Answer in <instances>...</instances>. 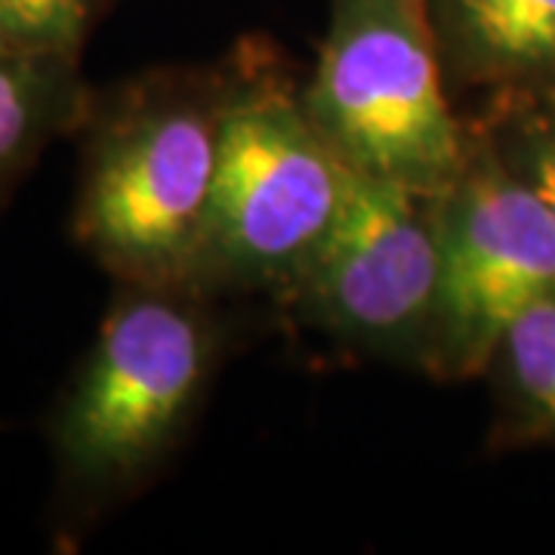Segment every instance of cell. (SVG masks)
Instances as JSON below:
<instances>
[{
    "instance_id": "7a4b0ae2",
    "label": "cell",
    "mask_w": 555,
    "mask_h": 555,
    "mask_svg": "<svg viewBox=\"0 0 555 555\" xmlns=\"http://www.w3.org/2000/svg\"><path fill=\"white\" fill-rule=\"evenodd\" d=\"M217 130L189 108H139L93 142L75 235L133 278L177 272L207 232Z\"/></svg>"
},
{
    "instance_id": "52a82bcc",
    "label": "cell",
    "mask_w": 555,
    "mask_h": 555,
    "mask_svg": "<svg viewBox=\"0 0 555 555\" xmlns=\"http://www.w3.org/2000/svg\"><path fill=\"white\" fill-rule=\"evenodd\" d=\"M463 50L491 68L555 62V0H441Z\"/></svg>"
},
{
    "instance_id": "8992f818",
    "label": "cell",
    "mask_w": 555,
    "mask_h": 555,
    "mask_svg": "<svg viewBox=\"0 0 555 555\" xmlns=\"http://www.w3.org/2000/svg\"><path fill=\"white\" fill-rule=\"evenodd\" d=\"M416 198L349 164L337 214L302 262L312 297L343 327L392 334L436 306L438 232Z\"/></svg>"
},
{
    "instance_id": "9c48e42d",
    "label": "cell",
    "mask_w": 555,
    "mask_h": 555,
    "mask_svg": "<svg viewBox=\"0 0 555 555\" xmlns=\"http://www.w3.org/2000/svg\"><path fill=\"white\" fill-rule=\"evenodd\" d=\"M90 13L93 0H0V47L75 65Z\"/></svg>"
},
{
    "instance_id": "8fae6325",
    "label": "cell",
    "mask_w": 555,
    "mask_h": 555,
    "mask_svg": "<svg viewBox=\"0 0 555 555\" xmlns=\"http://www.w3.org/2000/svg\"><path fill=\"white\" fill-rule=\"evenodd\" d=\"M531 185H534V192L555 222V142L537 152L534 167H531Z\"/></svg>"
},
{
    "instance_id": "3957f363",
    "label": "cell",
    "mask_w": 555,
    "mask_h": 555,
    "mask_svg": "<svg viewBox=\"0 0 555 555\" xmlns=\"http://www.w3.org/2000/svg\"><path fill=\"white\" fill-rule=\"evenodd\" d=\"M195 321L167 299H120L56 420L65 469L83 485H118L173 436L201 379Z\"/></svg>"
},
{
    "instance_id": "277c9868",
    "label": "cell",
    "mask_w": 555,
    "mask_h": 555,
    "mask_svg": "<svg viewBox=\"0 0 555 555\" xmlns=\"http://www.w3.org/2000/svg\"><path fill=\"white\" fill-rule=\"evenodd\" d=\"M349 160L284 96H250L217 127L204 241L232 266L272 272L306 262L337 214Z\"/></svg>"
},
{
    "instance_id": "30bf717a",
    "label": "cell",
    "mask_w": 555,
    "mask_h": 555,
    "mask_svg": "<svg viewBox=\"0 0 555 555\" xmlns=\"http://www.w3.org/2000/svg\"><path fill=\"white\" fill-rule=\"evenodd\" d=\"M521 392L555 423V294L525 306L503 334Z\"/></svg>"
},
{
    "instance_id": "6da1fadb",
    "label": "cell",
    "mask_w": 555,
    "mask_h": 555,
    "mask_svg": "<svg viewBox=\"0 0 555 555\" xmlns=\"http://www.w3.org/2000/svg\"><path fill=\"white\" fill-rule=\"evenodd\" d=\"M356 170L448 192L463 149L438 68L433 0H337L306 102Z\"/></svg>"
},
{
    "instance_id": "5b68a950",
    "label": "cell",
    "mask_w": 555,
    "mask_h": 555,
    "mask_svg": "<svg viewBox=\"0 0 555 555\" xmlns=\"http://www.w3.org/2000/svg\"><path fill=\"white\" fill-rule=\"evenodd\" d=\"M451 198L438 229L436 309L476 361L525 306L555 294V222L534 185L500 173L463 182Z\"/></svg>"
},
{
    "instance_id": "ba28073f",
    "label": "cell",
    "mask_w": 555,
    "mask_h": 555,
    "mask_svg": "<svg viewBox=\"0 0 555 555\" xmlns=\"http://www.w3.org/2000/svg\"><path fill=\"white\" fill-rule=\"evenodd\" d=\"M72 62L38 60L0 47V185L20 170L53 124Z\"/></svg>"
}]
</instances>
